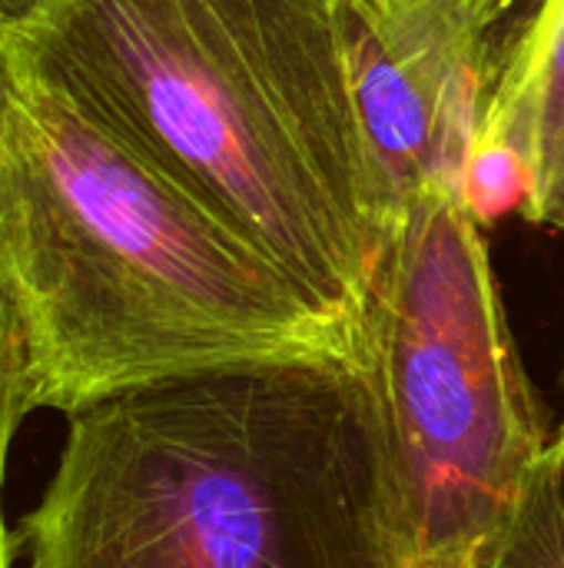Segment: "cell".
<instances>
[{
  "label": "cell",
  "instance_id": "cell-1",
  "mask_svg": "<svg viewBox=\"0 0 564 568\" xmlns=\"http://www.w3.org/2000/svg\"><path fill=\"white\" fill-rule=\"evenodd\" d=\"M17 33L359 339L392 226L359 130L346 0H40Z\"/></svg>",
  "mask_w": 564,
  "mask_h": 568
},
{
  "label": "cell",
  "instance_id": "cell-2",
  "mask_svg": "<svg viewBox=\"0 0 564 568\" xmlns=\"http://www.w3.org/2000/svg\"><path fill=\"white\" fill-rule=\"evenodd\" d=\"M0 273L43 409L359 339L266 253L110 133L23 43L0 37Z\"/></svg>",
  "mask_w": 564,
  "mask_h": 568
},
{
  "label": "cell",
  "instance_id": "cell-3",
  "mask_svg": "<svg viewBox=\"0 0 564 568\" xmlns=\"http://www.w3.org/2000/svg\"><path fill=\"white\" fill-rule=\"evenodd\" d=\"M20 546L23 568H412L352 359L229 366L66 413Z\"/></svg>",
  "mask_w": 564,
  "mask_h": 568
},
{
  "label": "cell",
  "instance_id": "cell-4",
  "mask_svg": "<svg viewBox=\"0 0 564 568\" xmlns=\"http://www.w3.org/2000/svg\"><path fill=\"white\" fill-rule=\"evenodd\" d=\"M359 366L389 436L412 568H472L552 439L462 190H425L392 226Z\"/></svg>",
  "mask_w": 564,
  "mask_h": 568
},
{
  "label": "cell",
  "instance_id": "cell-5",
  "mask_svg": "<svg viewBox=\"0 0 564 568\" xmlns=\"http://www.w3.org/2000/svg\"><path fill=\"white\" fill-rule=\"evenodd\" d=\"M359 130L389 226L435 186L465 193L502 53L432 0H346Z\"/></svg>",
  "mask_w": 564,
  "mask_h": 568
},
{
  "label": "cell",
  "instance_id": "cell-6",
  "mask_svg": "<svg viewBox=\"0 0 564 568\" xmlns=\"http://www.w3.org/2000/svg\"><path fill=\"white\" fill-rule=\"evenodd\" d=\"M479 143L522 163V216L564 233V0H542L502 53Z\"/></svg>",
  "mask_w": 564,
  "mask_h": 568
},
{
  "label": "cell",
  "instance_id": "cell-7",
  "mask_svg": "<svg viewBox=\"0 0 564 568\" xmlns=\"http://www.w3.org/2000/svg\"><path fill=\"white\" fill-rule=\"evenodd\" d=\"M472 568H564V426L548 443L515 513Z\"/></svg>",
  "mask_w": 564,
  "mask_h": 568
},
{
  "label": "cell",
  "instance_id": "cell-8",
  "mask_svg": "<svg viewBox=\"0 0 564 568\" xmlns=\"http://www.w3.org/2000/svg\"><path fill=\"white\" fill-rule=\"evenodd\" d=\"M30 409H40L33 349L20 306L0 273V489H3L10 443Z\"/></svg>",
  "mask_w": 564,
  "mask_h": 568
},
{
  "label": "cell",
  "instance_id": "cell-9",
  "mask_svg": "<svg viewBox=\"0 0 564 568\" xmlns=\"http://www.w3.org/2000/svg\"><path fill=\"white\" fill-rule=\"evenodd\" d=\"M432 3H439V7H445V10H452L455 17L469 20V23H472V27H479V30L495 33V23L512 10L519 0H432Z\"/></svg>",
  "mask_w": 564,
  "mask_h": 568
},
{
  "label": "cell",
  "instance_id": "cell-10",
  "mask_svg": "<svg viewBox=\"0 0 564 568\" xmlns=\"http://www.w3.org/2000/svg\"><path fill=\"white\" fill-rule=\"evenodd\" d=\"M40 0H0V37L10 30H20L33 13H37Z\"/></svg>",
  "mask_w": 564,
  "mask_h": 568
},
{
  "label": "cell",
  "instance_id": "cell-11",
  "mask_svg": "<svg viewBox=\"0 0 564 568\" xmlns=\"http://www.w3.org/2000/svg\"><path fill=\"white\" fill-rule=\"evenodd\" d=\"M0 568H13V556H10V536L3 526V513H0Z\"/></svg>",
  "mask_w": 564,
  "mask_h": 568
}]
</instances>
